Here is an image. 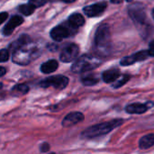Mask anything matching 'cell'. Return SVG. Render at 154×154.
Masks as SVG:
<instances>
[{"label": "cell", "instance_id": "d6a6232c", "mask_svg": "<svg viewBox=\"0 0 154 154\" xmlns=\"http://www.w3.org/2000/svg\"><path fill=\"white\" fill-rule=\"evenodd\" d=\"M2 87H3V85H2V83H1V82H0V88H2Z\"/></svg>", "mask_w": 154, "mask_h": 154}, {"label": "cell", "instance_id": "44dd1931", "mask_svg": "<svg viewBox=\"0 0 154 154\" xmlns=\"http://www.w3.org/2000/svg\"><path fill=\"white\" fill-rule=\"evenodd\" d=\"M131 79V76L130 75H122L120 76L113 84H112V87L114 88H119L121 87H123L125 84H126L128 82V80Z\"/></svg>", "mask_w": 154, "mask_h": 154}, {"label": "cell", "instance_id": "277c9868", "mask_svg": "<svg viewBox=\"0 0 154 154\" xmlns=\"http://www.w3.org/2000/svg\"><path fill=\"white\" fill-rule=\"evenodd\" d=\"M37 49L34 47L29 46V44H26L24 46L20 47L15 51H14L13 55V60L14 62L19 64V65H26L30 63L33 59L37 58Z\"/></svg>", "mask_w": 154, "mask_h": 154}, {"label": "cell", "instance_id": "e0dca14e", "mask_svg": "<svg viewBox=\"0 0 154 154\" xmlns=\"http://www.w3.org/2000/svg\"><path fill=\"white\" fill-rule=\"evenodd\" d=\"M154 145V134H150L143 136L139 141L140 149H148Z\"/></svg>", "mask_w": 154, "mask_h": 154}, {"label": "cell", "instance_id": "83f0119b", "mask_svg": "<svg viewBox=\"0 0 154 154\" xmlns=\"http://www.w3.org/2000/svg\"><path fill=\"white\" fill-rule=\"evenodd\" d=\"M5 72H6V69L4 67H1L0 66V77H3L5 74Z\"/></svg>", "mask_w": 154, "mask_h": 154}, {"label": "cell", "instance_id": "f1b7e54d", "mask_svg": "<svg viewBox=\"0 0 154 154\" xmlns=\"http://www.w3.org/2000/svg\"><path fill=\"white\" fill-rule=\"evenodd\" d=\"M124 0H111V2L113 4H119V3H122Z\"/></svg>", "mask_w": 154, "mask_h": 154}, {"label": "cell", "instance_id": "52a82bcc", "mask_svg": "<svg viewBox=\"0 0 154 154\" xmlns=\"http://www.w3.org/2000/svg\"><path fill=\"white\" fill-rule=\"evenodd\" d=\"M79 49L77 44H69L61 51V53L60 55V60L63 62H71L74 60H76V58L79 55Z\"/></svg>", "mask_w": 154, "mask_h": 154}, {"label": "cell", "instance_id": "5bb4252c", "mask_svg": "<svg viewBox=\"0 0 154 154\" xmlns=\"http://www.w3.org/2000/svg\"><path fill=\"white\" fill-rule=\"evenodd\" d=\"M120 77V70L118 69H110L103 72L102 79L106 83H114Z\"/></svg>", "mask_w": 154, "mask_h": 154}, {"label": "cell", "instance_id": "4dcf8cb0", "mask_svg": "<svg viewBox=\"0 0 154 154\" xmlns=\"http://www.w3.org/2000/svg\"><path fill=\"white\" fill-rule=\"evenodd\" d=\"M152 17H153V19H154V8H153V10H152Z\"/></svg>", "mask_w": 154, "mask_h": 154}, {"label": "cell", "instance_id": "603a6c76", "mask_svg": "<svg viewBox=\"0 0 154 154\" xmlns=\"http://www.w3.org/2000/svg\"><path fill=\"white\" fill-rule=\"evenodd\" d=\"M9 59V51L5 49L0 51V62H5Z\"/></svg>", "mask_w": 154, "mask_h": 154}, {"label": "cell", "instance_id": "4316f807", "mask_svg": "<svg viewBox=\"0 0 154 154\" xmlns=\"http://www.w3.org/2000/svg\"><path fill=\"white\" fill-rule=\"evenodd\" d=\"M50 150V145L48 143H43L41 147V152H46Z\"/></svg>", "mask_w": 154, "mask_h": 154}, {"label": "cell", "instance_id": "ba28073f", "mask_svg": "<svg viewBox=\"0 0 154 154\" xmlns=\"http://www.w3.org/2000/svg\"><path fill=\"white\" fill-rule=\"evenodd\" d=\"M149 52L148 51H138L134 54H132L130 56H126L125 58H123L120 61V64L122 66H129L132 64H134L135 62L138 61H143L144 60H146L149 57Z\"/></svg>", "mask_w": 154, "mask_h": 154}, {"label": "cell", "instance_id": "8992f818", "mask_svg": "<svg viewBox=\"0 0 154 154\" xmlns=\"http://www.w3.org/2000/svg\"><path fill=\"white\" fill-rule=\"evenodd\" d=\"M130 17L137 25H143L146 21V13L144 7L140 4L131 5L128 9Z\"/></svg>", "mask_w": 154, "mask_h": 154}, {"label": "cell", "instance_id": "ffe728a7", "mask_svg": "<svg viewBox=\"0 0 154 154\" xmlns=\"http://www.w3.org/2000/svg\"><path fill=\"white\" fill-rule=\"evenodd\" d=\"M81 81L85 86H94L97 83H98L99 79L95 74H89V75H86L82 77Z\"/></svg>", "mask_w": 154, "mask_h": 154}, {"label": "cell", "instance_id": "4fadbf2b", "mask_svg": "<svg viewBox=\"0 0 154 154\" xmlns=\"http://www.w3.org/2000/svg\"><path fill=\"white\" fill-rule=\"evenodd\" d=\"M23 22V19L22 18V16H19V15L13 16L11 18V20L9 21V23H7V24L4 27L3 33L5 36H8L10 34H12L13 32L14 31V29L17 26H19L20 24H22Z\"/></svg>", "mask_w": 154, "mask_h": 154}, {"label": "cell", "instance_id": "836d02e7", "mask_svg": "<svg viewBox=\"0 0 154 154\" xmlns=\"http://www.w3.org/2000/svg\"><path fill=\"white\" fill-rule=\"evenodd\" d=\"M50 154H55V153H53V152H52V153H50Z\"/></svg>", "mask_w": 154, "mask_h": 154}, {"label": "cell", "instance_id": "30bf717a", "mask_svg": "<svg viewBox=\"0 0 154 154\" xmlns=\"http://www.w3.org/2000/svg\"><path fill=\"white\" fill-rule=\"evenodd\" d=\"M106 2H100V3H97L91 5H88L86 7H84L83 11L84 13L89 16V17H95L97 15H100L106 8Z\"/></svg>", "mask_w": 154, "mask_h": 154}, {"label": "cell", "instance_id": "d4e9b609", "mask_svg": "<svg viewBox=\"0 0 154 154\" xmlns=\"http://www.w3.org/2000/svg\"><path fill=\"white\" fill-rule=\"evenodd\" d=\"M148 52H149V55L150 56H154V40L150 42Z\"/></svg>", "mask_w": 154, "mask_h": 154}, {"label": "cell", "instance_id": "7c38bea8", "mask_svg": "<svg viewBox=\"0 0 154 154\" xmlns=\"http://www.w3.org/2000/svg\"><path fill=\"white\" fill-rule=\"evenodd\" d=\"M69 34H70V32H69V29L63 25H58V26L54 27L51 32V38L56 42H60V41L63 40L64 38H67L68 36H69Z\"/></svg>", "mask_w": 154, "mask_h": 154}, {"label": "cell", "instance_id": "9a60e30c", "mask_svg": "<svg viewBox=\"0 0 154 154\" xmlns=\"http://www.w3.org/2000/svg\"><path fill=\"white\" fill-rule=\"evenodd\" d=\"M69 23L72 28L77 29L85 23V19L80 14H73L69 18Z\"/></svg>", "mask_w": 154, "mask_h": 154}, {"label": "cell", "instance_id": "1f68e13d", "mask_svg": "<svg viewBox=\"0 0 154 154\" xmlns=\"http://www.w3.org/2000/svg\"><path fill=\"white\" fill-rule=\"evenodd\" d=\"M125 1H126V2H132L133 0H125Z\"/></svg>", "mask_w": 154, "mask_h": 154}, {"label": "cell", "instance_id": "9c48e42d", "mask_svg": "<svg viewBox=\"0 0 154 154\" xmlns=\"http://www.w3.org/2000/svg\"><path fill=\"white\" fill-rule=\"evenodd\" d=\"M153 106V102H147L145 104L134 103V104L128 105L125 107V111L131 115H141V114H144L148 109L152 108Z\"/></svg>", "mask_w": 154, "mask_h": 154}, {"label": "cell", "instance_id": "cb8c5ba5", "mask_svg": "<svg viewBox=\"0 0 154 154\" xmlns=\"http://www.w3.org/2000/svg\"><path fill=\"white\" fill-rule=\"evenodd\" d=\"M46 2H47V0H30L29 1V4L32 5L35 8V7L42 6L43 5L46 4Z\"/></svg>", "mask_w": 154, "mask_h": 154}, {"label": "cell", "instance_id": "484cf974", "mask_svg": "<svg viewBox=\"0 0 154 154\" xmlns=\"http://www.w3.org/2000/svg\"><path fill=\"white\" fill-rule=\"evenodd\" d=\"M8 17V14L6 12H3V13H0V24L3 23Z\"/></svg>", "mask_w": 154, "mask_h": 154}, {"label": "cell", "instance_id": "f546056e", "mask_svg": "<svg viewBox=\"0 0 154 154\" xmlns=\"http://www.w3.org/2000/svg\"><path fill=\"white\" fill-rule=\"evenodd\" d=\"M63 2H65V3H72V2H74L75 0H62Z\"/></svg>", "mask_w": 154, "mask_h": 154}, {"label": "cell", "instance_id": "7402d4cb", "mask_svg": "<svg viewBox=\"0 0 154 154\" xmlns=\"http://www.w3.org/2000/svg\"><path fill=\"white\" fill-rule=\"evenodd\" d=\"M18 9H19V12L22 13V14H23L24 15H30V14H32L34 12V9L35 8L32 5L26 4V5H20Z\"/></svg>", "mask_w": 154, "mask_h": 154}, {"label": "cell", "instance_id": "d6986e66", "mask_svg": "<svg viewBox=\"0 0 154 154\" xmlns=\"http://www.w3.org/2000/svg\"><path fill=\"white\" fill-rule=\"evenodd\" d=\"M28 92H29V87L26 86V85H24V84L16 85L12 89V95H14L15 97L23 96V95L27 94Z\"/></svg>", "mask_w": 154, "mask_h": 154}, {"label": "cell", "instance_id": "5b68a950", "mask_svg": "<svg viewBox=\"0 0 154 154\" xmlns=\"http://www.w3.org/2000/svg\"><path fill=\"white\" fill-rule=\"evenodd\" d=\"M69 84V79L62 75L52 76L41 81L40 86L46 88L49 87H53L56 89H63Z\"/></svg>", "mask_w": 154, "mask_h": 154}, {"label": "cell", "instance_id": "8fae6325", "mask_svg": "<svg viewBox=\"0 0 154 154\" xmlns=\"http://www.w3.org/2000/svg\"><path fill=\"white\" fill-rule=\"evenodd\" d=\"M84 120V116L83 114L79 112H73L66 116L62 121V125L65 127L72 126L74 125H77Z\"/></svg>", "mask_w": 154, "mask_h": 154}, {"label": "cell", "instance_id": "3957f363", "mask_svg": "<svg viewBox=\"0 0 154 154\" xmlns=\"http://www.w3.org/2000/svg\"><path fill=\"white\" fill-rule=\"evenodd\" d=\"M110 29L108 24L103 23L98 26L95 35V45L100 52L105 54L110 46Z\"/></svg>", "mask_w": 154, "mask_h": 154}, {"label": "cell", "instance_id": "6da1fadb", "mask_svg": "<svg viewBox=\"0 0 154 154\" xmlns=\"http://www.w3.org/2000/svg\"><path fill=\"white\" fill-rule=\"evenodd\" d=\"M123 123H124V120L122 119H114L108 122H105L102 124L90 126L82 133L81 137L85 139H92V138L103 136L105 134H109L114 129L119 127Z\"/></svg>", "mask_w": 154, "mask_h": 154}, {"label": "cell", "instance_id": "ac0fdd59", "mask_svg": "<svg viewBox=\"0 0 154 154\" xmlns=\"http://www.w3.org/2000/svg\"><path fill=\"white\" fill-rule=\"evenodd\" d=\"M30 42H31L30 37L27 36L26 34H23V35H21V36L19 37V39H18L16 42H14L11 44L10 49L13 50L14 51H16L17 49H19L20 47L24 46V45H26V44H29Z\"/></svg>", "mask_w": 154, "mask_h": 154}, {"label": "cell", "instance_id": "2e32d148", "mask_svg": "<svg viewBox=\"0 0 154 154\" xmlns=\"http://www.w3.org/2000/svg\"><path fill=\"white\" fill-rule=\"evenodd\" d=\"M58 61L55 60H50L46 62H44L42 66H41V71L45 73V74H49L51 72H54L57 69H58Z\"/></svg>", "mask_w": 154, "mask_h": 154}, {"label": "cell", "instance_id": "7a4b0ae2", "mask_svg": "<svg viewBox=\"0 0 154 154\" xmlns=\"http://www.w3.org/2000/svg\"><path fill=\"white\" fill-rule=\"evenodd\" d=\"M101 64V60L93 55L85 54L79 57L72 65L71 70L75 73H83L92 70Z\"/></svg>", "mask_w": 154, "mask_h": 154}]
</instances>
